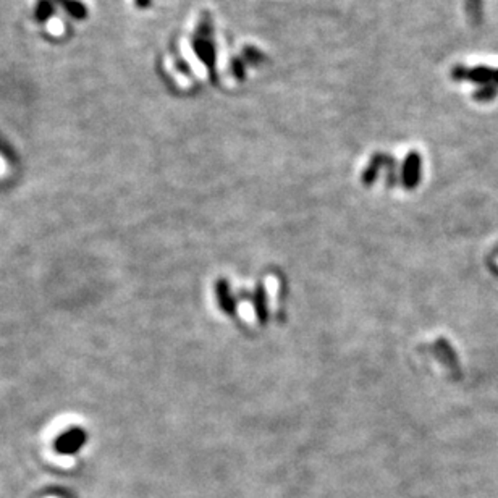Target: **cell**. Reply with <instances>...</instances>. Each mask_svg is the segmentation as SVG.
I'll return each mask as SVG.
<instances>
[{
    "label": "cell",
    "mask_w": 498,
    "mask_h": 498,
    "mask_svg": "<svg viewBox=\"0 0 498 498\" xmlns=\"http://www.w3.org/2000/svg\"><path fill=\"white\" fill-rule=\"evenodd\" d=\"M421 155L418 152H411L408 157H406L405 166H403V185L405 188L413 190L418 186V183L421 181Z\"/></svg>",
    "instance_id": "1"
},
{
    "label": "cell",
    "mask_w": 498,
    "mask_h": 498,
    "mask_svg": "<svg viewBox=\"0 0 498 498\" xmlns=\"http://www.w3.org/2000/svg\"><path fill=\"white\" fill-rule=\"evenodd\" d=\"M493 73H495V68L487 65L471 67L468 70V81L479 86L493 84Z\"/></svg>",
    "instance_id": "2"
},
{
    "label": "cell",
    "mask_w": 498,
    "mask_h": 498,
    "mask_svg": "<svg viewBox=\"0 0 498 498\" xmlns=\"http://www.w3.org/2000/svg\"><path fill=\"white\" fill-rule=\"evenodd\" d=\"M497 95H498L497 86L484 84V86H479V88L474 91L473 98H474V100H477V102H492V100L497 99Z\"/></svg>",
    "instance_id": "3"
},
{
    "label": "cell",
    "mask_w": 498,
    "mask_h": 498,
    "mask_svg": "<svg viewBox=\"0 0 498 498\" xmlns=\"http://www.w3.org/2000/svg\"><path fill=\"white\" fill-rule=\"evenodd\" d=\"M56 12V3L52 0H39L38 7H36V18L39 21H47L50 16Z\"/></svg>",
    "instance_id": "4"
},
{
    "label": "cell",
    "mask_w": 498,
    "mask_h": 498,
    "mask_svg": "<svg viewBox=\"0 0 498 498\" xmlns=\"http://www.w3.org/2000/svg\"><path fill=\"white\" fill-rule=\"evenodd\" d=\"M468 13L473 20L479 21L482 16V0H468Z\"/></svg>",
    "instance_id": "5"
},
{
    "label": "cell",
    "mask_w": 498,
    "mask_h": 498,
    "mask_svg": "<svg viewBox=\"0 0 498 498\" xmlns=\"http://www.w3.org/2000/svg\"><path fill=\"white\" fill-rule=\"evenodd\" d=\"M468 67L464 65H456L453 67V70H451V78H453L455 81H468Z\"/></svg>",
    "instance_id": "6"
},
{
    "label": "cell",
    "mask_w": 498,
    "mask_h": 498,
    "mask_svg": "<svg viewBox=\"0 0 498 498\" xmlns=\"http://www.w3.org/2000/svg\"><path fill=\"white\" fill-rule=\"evenodd\" d=\"M493 86L498 88V68H495V73H493Z\"/></svg>",
    "instance_id": "7"
}]
</instances>
